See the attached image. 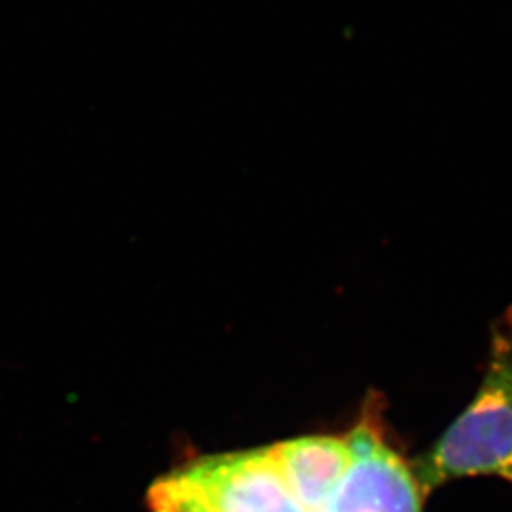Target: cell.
I'll use <instances>...</instances> for the list:
<instances>
[{
    "label": "cell",
    "instance_id": "obj_1",
    "mask_svg": "<svg viewBox=\"0 0 512 512\" xmlns=\"http://www.w3.org/2000/svg\"><path fill=\"white\" fill-rule=\"evenodd\" d=\"M414 475L423 495L465 476H499L512 486V313L492 330L488 368L473 403L418 461Z\"/></svg>",
    "mask_w": 512,
    "mask_h": 512
},
{
    "label": "cell",
    "instance_id": "obj_2",
    "mask_svg": "<svg viewBox=\"0 0 512 512\" xmlns=\"http://www.w3.org/2000/svg\"><path fill=\"white\" fill-rule=\"evenodd\" d=\"M351 463L323 512H421L418 478L366 412L348 437Z\"/></svg>",
    "mask_w": 512,
    "mask_h": 512
},
{
    "label": "cell",
    "instance_id": "obj_5",
    "mask_svg": "<svg viewBox=\"0 0 512 512\" xmlns=\"http://www.w3.org/2000/svg\"><path fill=\"white\" fill-rule=\"evenodd\" d=\"M150 512H211L179 473L156 480L148 490Z\"/></svg>",
    "mask_w": 512,
    "mask_h": 512
},
{
    "label": "cell",
    "instance_id": "obj_3",
    "mask_svg": "<svg viewBox=\"0 0 512 512\" xmlns=\"http://www.w3.org/2000/svg\"><path fill=\"white\" fill-rule=\"evenodd\" d=\"M177 473L211 512H306L268 448L209 456Z\"/></svg>",
    "mask_w": 512,
    "mask_h": 512
},
{
    "label": "cell",
    "instance_id": "obj_4",
    "mask_svg": "<svg viewBox=\"0 0 512 512\" xmlns=\"http://www.w3.org/2000/svg\"><path fill=\"white\" fill-rule=\"evenodd\" d=\"M268 450L306 512H323L351 463L349 439L329 435L285 440Z\"/></svg>",
    "mask_w": 512,
    "mask_h": 512
}]
</instances>
